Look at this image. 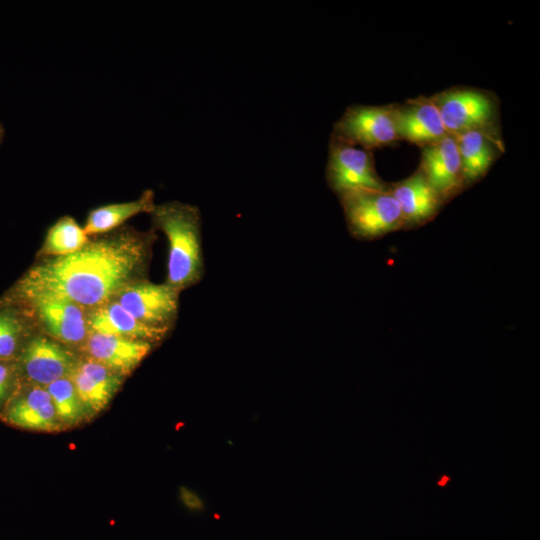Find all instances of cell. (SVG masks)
I'll return each instance as SVG.
<instances>
[{"label": "cell", "instance_id": "obj_1", "mask_svg": "<svg viewBox=\"0 0 540 540\" xmlns=\"http://www.w3.org/2000/svg\"><path fill=\"white\" fill-rule=\"evenodd\" d=\"M152 232L132 229L98 238L81 249L52 257L32 267L17 285L26 300L50 295L69 300L87 311L115 298L127 285L144 279Z\"/></svg>", "mask_w": 540, "mask_h": 540}, {"label": "cell", "instance_id": "obj_2", "mask_svg": "<svg viewBox=\"0 0 540 540\" xmlns=\"http://www.w3.org/2000/svg\"><path fill=\"white\" fill-rule=\"evenodd\" d=\"M153 225L168 241L166 284L179 293L204 276L201 214L198 207L178 201L155 205Z\"/></svg>", "mask_w": 540, "mask_h": 540}, {"label": "cell", "instance_id": "obj_3", "mask_svg": "<svg viewBox=\"0 0 540 540\" xmlns=\"http://www.w3.org/2000/svg\"><path fill=\"white\" fill-rule=\"evenodd\" d=\"M350 234L370 240L404 228L399 205L389 187L357 189L339 196Z\"/></svg>", "mask_w": 540, "mask_h": 540}, {"label": "cell", "instance_id": "obj_4", "mask_svg": "<svg viewBox=\"0 0 540 540\" xmlns=\"http://www.w3.org/2000/svg\"><path fill=\"white\" fill-rule=\"evenodd\" d=\"M449 134L469 130H493L497 104L487 92L472 88H453L431 97Z\"/></svg>", "mask_w": 540, "mask_h": 540}, {"label": "cell", "instance_id": "obj_5", "mask_svg": "<svg viewBox=\"0 0 540 540\" xmlns=\"http://www.w3.org/2000/svg\"><path fill=\"white\" fill-rule=\"evenodd\" d=\"M326 180L338 196L357 189H386L377 175L369 150L331 136Z\"/></svg>", "mask_w": 540, "mask_h": 540}, {"label": "cell", "instance_id": "obj_6", "mask_svg": "<svg viewBox=\"0 0 540 540\" xmlns=\"http://www.w3.org/2000/svg\"><path fill=\"white\" fill-rule=\"evenodd\" d=\"M332 135L366 150L400 140L392 105L351 106L334 124Z\"/></svg>", "mask_w": 540, "mask_h": 540}, {"label": "cell", "instance_id": "obj_7", "mask_svg": "<svg viewBox=\"0 0 540 540\" xmlns=\"http://www.w3.org/2000/svg\"><path fill=\"white\" fill-rule=\"evenodd\" d=\"M114 300L140 322L170 329L178 313L179 292L166 283L142 279L127 285Z\"/></svg>", "mask_w": 540, "mask_h": 540}, {"label": "cell", "instance_id": "obj_8", "mask_svg": "<svg viewBox=\"0 0 540 540\" xmlns=\"http://www.w3.org/2000/svg\"><path fill=\"white\" fill-rule=\"evenodd\" d=\"M443 202L456 196L464 189L461 160L453 134L421 147V162L418 169Z\"/></svg>", "mask_w": 540, "mask_h": 540}, {"label": "cell", "instance_id": "obj_9", "mask_svg": "<svg viewBox=\"0 0 540 540\" xmlns=\"http://www.w3.org/2000/svg\"><path fill=\"white\" fill-rule=\"evenodd\" d=\"M26 301L55 340L73 346L85 342L90 332L87 310L69 300L50 295H39Z\"/></svg>", "mask_w": 540, "mask_h": 540}, {"label": "cell", "instance_id": "obj_10", "mask_svg": "<svg viewBox=\"0 0 540 540\" xmlns=\"http://www.w3.org/2000/svg\"><path fill=\"white\" fill-rule=\"evenodd\" d=\"M0 417L8 424L26 430L40 432L65 430L47 390L34 384L11 395Z\"/></svg>", "mask_w": 540, "mask_h": 540}, {"label": "cell", "instance_id": "obj_11", "mask_svg": "<svg viewBox=\"0 0 540 540\" xmlns=\"http://www.w3.org/2000/svg\"><path fill=\"white\" fill-rule=\"evenodd\" d=\"M77 359L58 342L46 337H35L22 351L21 368L31 384L45 387L68 377Z\"/></svg>", "mask_w": 540, "mask_h": 540}, {"label": "cell", "instance_id": "obj_12", "mask_svg": "<svg viewBox=\"0 0 540 540\" xmlns=\"http://www.w3.org/2000/svg\"><path fill=\"white\" fill-rule=\"evenodd\" d=\"M68 377L90 419L108 406L124 380V377L87 356L77 359Z\"/></svg>", "mask_w": 540, "mask_h": 540}, {"label": "cell", "instance_id": "obj_13", "mask_svg": "<svg viewBox=\"0 0 540 540\" xmlns=\"http://www.w3.org/2000/svg\"><path fill=\"white\" fill-rule=\"evenodd\" d=\"M81 346L87 357L125 377L149 354L153 344L110 334L89 332Z\"/></svg>", "mask_w": 540, "mask_h": 540}, {"label": "cell", "instance_id": "obj_14", "mask_svg": "<svg viewBox=\"0 0 540 540\" xmlns=\"http://www.w3.org/2000/svg\"><path fill=\"white\" fill-rule=\"evenodd\" d=\"M400 140L420 147L434 143L449 134L431 98H417L403 105L393 106Z\"/></svg>", "mask_w": 540, "mask_h": 540}, {"label": "cell", "instance_id": "obj_15", "mask_svg": "<svg viewBox=\"0 0 540 540\" xmlns=\"http://www.w3.org/2000/svg\"><path fill=\"white\" fill-rule=\"evenodd\" d=\"M90 332L115 335L156 344L170 329L153 327L133 317L114 299L87 312Z\"/></svg>", "mask_w": 540, "mask_h": 540}, {"label": "cell", "instance_id": "obj_16", "mask_svg": "<svg viewBox=\"0 0 540 540\" xmlns=\"http://www.w3.org/2000/svg\"><path fill=\"white\" fill-rule=\"evenodd\" d=\"M389 190L399 205L404 228L426 223L444 204L419 170L393 184Z\"/></svg>", "mask_w": 540, "mask_h": 540}, {"label": "cell", "instance_id": "obj_17", "mask_svg": "<svg viewBox=\"0 0 540 540\" xmlns=\"http://www.w3.org/2000/svg\"><path fill=\"white\" fill-rule=\"evenodd\" d=\"M493 130H469L454 135L461 160L465 185H470L486 174L497 156Z\"/></svg>", "mask_w": 540, "mask_h": 540}, {"label": "cell", "instance_id": "obj_18", "mask_svg": "<svg viewBox=\"0 0 540 540\" xmlns=\"http://www.w3.org/2000/svg\"><path fill=\"white\" fill-rule=\"evenodd\" d=\"M155 205L154 192L147 189L136 200L107 204L91 210L83 229L88 236L104 234L138 214H150Z\"/></svg>", "mask_w": 540, "mask_h": 540}, {"label": "cell", "instance_id": "obj_19", "mask_svg": "<svg viewBox=\"0 0 540 540\" xmlns=\"http://www.w3.org/2000/svg\"><path fill=\"white\" fill-rule=\"evenodd\" d=\"M44 388L52 399L57 417L64 429L76 427L90 420L69 377L58 379Z\"/></svg>", "mask_w": 540, "mask_h": 540}, {"label": "cell", "instance_id": "obj_20", "mask_svg": "<svg viewBox=\"0 0 540 540\" xmlns=\"http://www.w3.org/2000/svg\"><path fill=\"white\" fill-rule=\"evenodd\" d=\"M88 241V235L77 221L71 216H63L49 228L39 253L64 256L81 249Z\"/></svg>", "mask_w": 540, "mask_h": 540}, {"label": "cell", "instance_id": "obj_21", "mask_svg": "<svg viewBox=\"0 0 540 540\" xmlns=\"http://www.w3.org/2000/svg\"><path fill=\"white\" fill-rule=\"evenodd\" d=\"M23 327L11 311L0 312V360L10 361L16 354Z\"/></svg>", "mask_w": 540, "mask_h": 540}, {"label": "cell", "instance_id": "obj_22", "mask_svg": "<svg viewBox=\"0 0 540 540\" xmlns=\"http://www.w3.org/2000/svg\"><path fill=\"white\" fill-rule=\"evenodd\" d=\"M15 375L14 366L9 361L0 360V408L5 406L12 395Z\"/></svg>", "mask_w": 540, "mask_h": 540}, {"label": "cell", "instance_id": "obj_23", "mask_svg": "<svg viewBox=\"0 0 540 540\" xmlns=\"http://www.w3.org/2000/svg\"><path fill=\"white\" fill-rule=\"evenodd\" d=\"M3 136H4V129H3L2 124L0 123V144L2 142Z\"/></svg>", "mask_w": 540, "mask_h": 540}]
</instances>
